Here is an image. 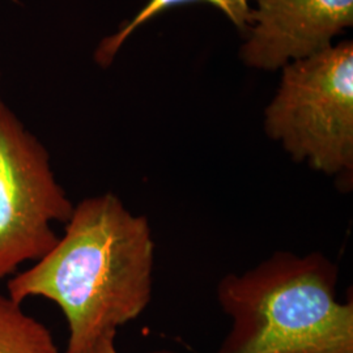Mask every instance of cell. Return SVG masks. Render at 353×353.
<instances>
[{
  "instance_id": "7a4b0ae2",
  "label": "cell",
  "mask_w": 353,
  "mask_h": 353,
  "mask_svg": "<svg viewBox=\"0 0 353 353\" xmlns=\"http://www.w3.org/2000/svg\"><path fill=\"white\" fill-rule=\"evenodd\" d=\"M338 265L322 252H278L229 274L217 300L232 327L214 353H353L352 300H338Z\"/></svg>"
},
{
  "instance_id": "52a82bcc",
  "label": "cell",
  "mask_w": 353,
  "mask_h": 353,
  "mask_svg": "<svg viewBox=\"0 0 353 353\" xmlns=\"http://www.w3.org/2000/svg\"><path fill=\"white\" fill-rule=\"evenodd\" d=\"M190 1H207L210 4H214L221 12L225 13L228 19L245 34L252 26V11L249 6V0H150L147 6H144L130 23L121 28L112 37L102 41L99 50L96 52L97 62L102 65L112 63L117 51L119 50L123 42L132 34L137 28L143 26L145 21L151 20L152 17L159 13L164 12L170 7Z\"/></svg>"
},
{
  "instance_id": "ba28073f",
  "label": "cell",
  "mask_w": 353,
  "mask_h": 353,
  "mask_svg": "<svg viewBox=\"0 0 353 353\" xmlns=\"http://www.w3.org/2000/svg\"><path fill=\"white\" fill-rule=\"evenodd\" d=\"M115 335H117V334H110V335L102 336L99 341H94L85 351H83V352L80 353H118L117 347H115ZM152 353L173 352H169V351H159V352Z\"/></svg>"
},
{
  "instance_id": "277c9868",
  "label": "cell",
  "mask_w": 353,
  "mask_h": 353,
  "mask_svg": "<svg viewBox=\"0 0 353 353\" xmlns=\"http://www.w3.org/2000/svg\"><path fill=\"white\" fill-rule=\"evenodd\" d=\"M74 207L46 148L0 100V281L50 252L51 224H65Z\"/></svg>"
},
{
  "instance_id": "6da1fadb",
  "label": "cell",
  "mask_w": 353,
  "mask_h": 353,
  "mask_svg": "<svg viewBox=\"0 0 353 353\" xmlns=\"http://www.w3.org/2000/svg\"><path fill=\"white\" fill-rule=\"evenodd\" d=\"M154 242L150 221L113 194L75 204L62 239L7 284L16 303L43 297L68 325L65 353L85 351L137 319L151 303Z\"/></svg>"
},
{
  "instance_id": "8992f818",
  "label": "cell",
  "mask_w": 353,
  "mask_h": 353,
  "mask_svg": "<svg viewBox=\"0 0 353 353\" xmlns=\"http://www.w3.org/2000/svg\"><path fill=\"white\" fill-rule=\"evenodd\" d=\"M0 353H61L50 330L0 293Z\"/></svg>"
},
{
  "instance_id": "3957f363",
  "label": "cell",
  "mask_w": 353,
  "mask_h": 353,
  "mask_svg": "<svg viewBox=\"0 0 353 353\" xmlns=\"http://www.w3.org/2000/svg\"><path fill=\"white\" fill-rule=\"evenodd\" d=\"M267 135L297 163L343 179L353 173V43L343 42L284 65L265 112Z\"/></svg>"
},
{
  "instance_id": "5b68a950",
  "label": "cell",
  "mask_w": 353,
  "mask_h": 353,
  "mask_svg": "<svg viewBox=\"0 0 353 353\" xmlns=\"http://www.w3.org/2000/svg\"><path fill=\"white\" fill-rule=\"evenodd\" d=\"M243 62L276 70L331 46L353 24V0H255Z\"/></svg>"
}]
</instances>
